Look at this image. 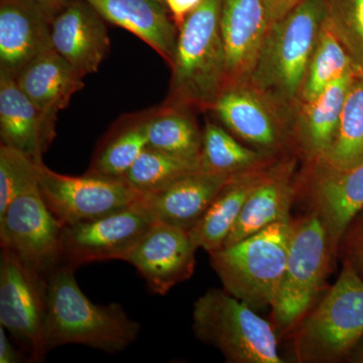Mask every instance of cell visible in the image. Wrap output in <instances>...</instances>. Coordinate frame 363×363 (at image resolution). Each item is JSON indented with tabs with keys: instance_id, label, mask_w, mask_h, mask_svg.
<instances>
[{
	"instance_id": "6",
	"label": "cell",
	"mask_w": 363,
	"mask_h": 363,
	"mask_svg": "<svg viewBox=\"0 0 363 363\" xmlns=\"http://www.w3.org/2000/svg\"><path fill=\"white\" fill-rule=\"evenodd\" d=\"M193 331L230 363H283L274 325L225 290L210 289L193 309Z\"/></svg>"
},
{
	"instance_id": "37",
	"label": "cell",
	"mask_w": 363,
	"mask_h": 363,
	"mask_svg": "<svg viewBox=\"0 0 363 363\" xmlns=\"http://www.w3.org/2000/svg\"><path fill=\"white\" fill-rule=\"evenodd\" d=\"M32 1L39 4L48 13H51L54 18H56L57 14L66 9L73 0H32Z\"/></svg>"
},
{
	"instance_id": "20",
	"label": "cell",
	"mask_w": 363,
	"mask_h": 363,
	"mask_svg": "<svg viewBox=\"0 0 363 363\" xmlns=\"http://www.w3.org/2000/svg\"><path fill=\"white\" fill-rule=\"evenodd\" d=\"M233 176L196 171L150 194L140 196L143 206L159 223L190 230Z\"/></svg>"
},
{
	"instance_id": "18",
	"label": "cell",
	"mask_w": 363,
	"mask_h": 363,
	"mask_svg": "<svg viewBox=\"0 0 363 363\" xmlns=\"http://www.w3.org/2000/svg\"><path fill=\"white\" fill-rule=\"evenodd\" d=\"M297 159L281 157L274 162L264 181L250 194L227 236L223 247L245 240L276 222L291 220V209L298 193Z\"/></svg>"
},
{
	"instance_id": "40",
	"label": "cell",
	"mask_w": 363,
	"mask_h": 363,
	"mask_svg": "<svg viewBox=\"0 0 363 363\" xmlns=\"http://www.w3.org/2000/svg\"><path fill=\"white\" fill-rule=\"evenodd\" d=\"M360 344H363V340L362 341V343H360Z\"/></svg>"
},
{
	"instance_id": "38",
	"label": "cell",
	"mask_w": 363,
	"mask_h": 363,
	"mask_svg": "<svg viewBox=\"0 0 363 363\" xmlns=\"http://www.w3.org/2000/svg\"><path fill=\"white\" fill-rule=\"evenodd\" d=\"M348 362L363 363V344H359L347 358Z\"/></svg>"
},
{
	"instance_id": "23",
	"label": "cell",
	"mask_w": 363,
	"mask_h": 363,
	"mask_svg": "<svg viewBox=\"0 0 363 363\" xmlns=\"http://www.w3.org/2000/svg\"><path fill=\"white\" fill-rule=\"evenodd\" d=\"M14 78L28 99L54 124L73 95L84 88V78L55 50L33 60Z\"/></svg>"
},
{
	"instance_id": "22",
	"label": "cell",
	"mask_w": 363,
	"mask_h": 363,
	"mask_svg": "<svg viewBox=\"0 0 363 363\" xmlns=\"http://www.w3.org/2000/svg\"><path fill=\"white\" fill-rule=\"evenodd\" d=\"M86 1L105 21L133 33L172 66L179 28L164 4L157 0Z\"/></svg>"
},
{
	"instance_id": "5",
	"label": "cell",
	"mask_w": 363,
	"mask_h": 363,
	"mask_svg": "<svg viewBox=\"0 0 363 363\" xmlns=\"http://www.w3.org/2000/svg\"><path fill=\"white\" fill-rule=\"evenodd\" d=\"M323 21L322 0H302L281 20L272 23L248 81L295 107Z\"/></svg>"
},
{
	"instance_id": "3",
	"label": "cell",
	"mask_w": 363,
	"mask_h": 363,
	"mask_svg": "<svg viewBox=\"0 0 363 363\" xmlns=\"http://www.w3.org/2000/svg\"><path fill=\"white\" fill-rule=\"evenodd\" d=\"M289 332L298 362L347 359L363 340V279L342 260L337 281Z\"/></svg>"
},
{
	"instance_id": "30",
	"label": "cell",
	"mask_w": 363,
	"mask_h": 363,
	"mask_svg": "<svg viewBox=\"0 0 363 363\" xmlns=\"http://www.w3.org/2000/svg\"><path fill=\"white\" fill-rule=\"evenodd\" d=\"M147 145V117H143L105 140L88 173L123 179Z\"/></svg>"
},
{
	"instance_id": "4",
	"label": "cell",
	"mask_w": 363,
	"mask_h": 363,
	"mask_svg": "<svg viewBox=\"0 0 363 363\" xmlns=\"http://www.w3.org/2000/svg\"><path fill=\"white\" fill-rule=\"evenodd\" d=\"M294 220L272 223L245 240L209 252L224 290L257 310L274 304L285 272Z\"/></svg>"
},
{
	"instance_id": "26",
	"label": "cell",
	"mask_w": 363,
	"mask_h": 363,
	"mask_svg": "<svg viewBox=\"0 0 363 363\" xmlns=\"http://www.w3.org/2000/svg\"><path fill=\"white\" fill-rule=\"evenodd\" d=\"M147 147L173 156L199 160L203 131L190 109L162 105L147 116Z\"/></svg>"
},
{
	"instance_id": "2",
	"label": "cell",
	"mask_w": 363,
	"mask_h": 363,
	"mask_svg": "<svg viewBox=\"0 0 363 363\" xmlns=\"http://www.w3.org/2000/svg\"><path fill=\"white\" fill-rule=\"evenodd\" d=\"M221 4L222 0H202L179 30L164 105L211 111L228 85Z\"/></svg>"
},
{
	"instance_id": "14",
	"label": "cell",
	"mask_w": 363,
	"mask_h": 363,
	"mask_svg": "<svg viewBox=\"0 0 363 363\" xmlns=\"http://www.w3.org/2000/svg\"><path fill=\"white\" fill-rule=\"evenodd\" d=\"M305 182L311 211L324 222L337 255L344 233L363 210V162L347 169L308 164Z\"/></svg>"
},
{
	"instance_id": "28",
	"label": "cell",
	"mask_w": 363,
	"mask_h": 363,
	"mask_svg": "<svg viewBox=\"0 0 363 363\" xmlns=\"http://www.w3.org/2000/svg\"><path fill=\"white\" fill-rule=\"evenodd\" d=\"M362 162L363 73H360L353 79L346 95L335 143L326 157L316 162L334 169H347Z\"/></svg>"
},
{
	"instance_id": "12",
	"label": "cell",
	"mask_w": 363,
	"mask_h": 363,
	"mask_svg": "<svg viewBox=\"0 0 363 363\" xmlns=\"http://www.w3.org/2000/svg\"><path fill=\"white\" fill-rule=\"evenodd\" d=\"M156 223L140 199L114 213L64 226L63 264L76 269L90 262L128 259Z\"/></svg>"
},
{
	"instance_id": "35",
	"label": "cell",
	"mask_w": 363,
	"mask_h": 363,
	"mask_svg": "<svg viewBox=\"0 0 363 363\" xmlns=\"http://www.w3.org/2000/svg\"><path fill=\"white\" fill-rule=\"evenodd\" d=\"M302 0H262L266 6L269 23L281 20L292 11Z\"/></svg>"
},
{
	"instance_id": "16",
	"label": "cell",
	"mask_w": 363,
	"mask_h": 363,
	"mask_svg": "<svg viewBox=\"0 0 363 363\" xmlns=\"http://www.w3.org/2000/svg\"><path fill=\"white\" fill-rule=\"evenodd\" d=\"M55 51L85 78L96 73L111 50L105 21L86 0H73L52 23Z\"/></svg>"
},
{
	"instance_id": "9",
	"label": "cell",
	"mask_w": 363,
	"mask_h": 363,
	"mask_svg": "<svg viewBox=\"0 0 363 363\" xmlns=\"http://www.w3.org/2000/svg\"><path fill=\"white\" fill-rule=\"evenodd\" d=\"M64 225L45 204L39 182L0 214V247L49 279L63 266Z\"/></svg>"
},
{
	"instance_id": "21",
	"label": "cell",
	"mask_w": 363,
	"mask_h": 363,
	"mask_svg": "<svg viewBox=\"0 0 363 363\" xmlns=\"http://www.w3.org/2000/svg\"><path fill=\"white\" fill-rule=\"evenodd\" d=\"M56 135L50 123L16 84V78L0 71V138L1 143L25 152L35 161L43 156Z\"/></svg>"
},
{
	"instance_id": "31",
	"label": "cell",
	"mask_w": 363,
	"mask_h": 363,
	"mask_svg": "<svg viewBox=\"0 0 363 363\" xmlns=\"http://www.w3.org/2000/svg\"><path fill=\"white\" fill-rule=\"evenodd\" d=\"M324 21L363 70V0H322Z\"/></svg>"
},
{
	"instance_id": "25",
	"label": "cell",
	"mask_w": 363,
	"mask_h": 363,
	"mask_svg": "<svg viewBox=\"0 0 363 363\" xmlns=\"http://www.w3.org/2000/svg\"><path fill=\"white\" fill-rule=\"evenodd\" d=\"M277 160L259 150L247 147L219 124L208 121L203 130L200 171L234 176L264 168Z\"/></svg>"
},
{
	"instance_id": "11",
	"label": "cell",
	"mask_w": 363,
	"mask_h": 363,
	"mask_svg": "<svg viewBox=\"0 0 363 363\" xmlns=\"http://www.w3.org/2000/svg\"><path fill=\"white\" fill-rule=\"evenodd\" d=\"M48 279L13 253L0 255V326L21 343L30 362L45 359Z\"/></svg>"
},
{
	"instance_id": "15",
	"label": "cell",
	"mask_w": 363,
	"mask_h": 363,
	"mask_svg": "<svg viewBox=\"0 0 363 363\" xmlns=\"http://www.w3.org/2000/svg\"><path fill=\"white\" fill-rule=\"evenodd\" d=\"M54 18L32 0H0V71L16 77L33 60L54 50Z\"/></svg>"
},
{
	"instance_id": "27",
	"label": "cell",
	"mask_w": 363,
	"mask_h": 363,
	"mask_svg": "<svg viewBox=\"0 0 363 363\" xmlns=\"http://www.w3.org/2000/svg\"><path fill=\"white\" fill-rule=\"evenodd\" d=\"M362 72L323 21L308 64L298 102L311 101L338 78Z\"/></svg>"
},
{
	"instance_id": "1",
	"label": "cell",
	"mask_w": 363,
	"mask_h": 363,
	"mask_svg": "<svg viewBox=\"0 0 363 363\" xmlns=\"http://www.w3.org/2000/svg\"><path fill=\"white\" fill-rule=\"evenodd\" d=\"M140 331V325L123 306L97 305L86 297L75 269L63 264L49 277L44 328L47 352L70 344L121 352L135 342Z\"/></svg>"
},
{
	"instance_id": "34",
	"label": "cell",
	"mask_w": 363,
	"mask_h": 363,
	"mask_svg": "<svg viewBox=\"0 0 363 363\" xmlns=\"http://www.w3.org/2000/svg\"><path fill=\"white\" fill-rule=\"evenodd\" d=\"M201 2L202 0H164L167 9L179 30L187 20L188 16L200 6Z\"/></svg>"
},
{
	"instance_id": "7",
	"label": "cell",
	"mask_w": 363,
	"mask_h": 363,
	"mask_svg": "<svg viewBox=\"0 0 363 363\" xmlns=\"http://www.w3.org/2000/svg\"><path fill=\"white\" fill-rule=\"evenodd\" d=\"M335 259L326 226L315 212L294 220L285 272L272 306L276 330L288 333L316 305Z\"/></svg>"
},
{
	"instance_id": "32",
	"label": "cell",
	"mask_w": 363,
	"mask_h": 363,
	"mask_svg": "<svg viewBox=\"0 0 363 363\" xmlns=\"http://www.w3.org/2000/svg\"><path fill=\"white\" fill-rule=\"evenodd\" d=\"M21 150L0 145V214L9 205L39 182L40 164Z\"/></svg>"
},
{
	"instance_id": "17",
	"label": "cell",
	"mask_w": 363,
	"mask_h": 363,
	"mask_svg": "<svg viewBox=\"0 0 363 363\" xmlns=\"http://www.w3.org/2000/svg\"><path fill=\"white\" fill-rule=\"evenodd\" d=\"M269 26L262 0H222L220 30L228 84L250 79Z\"/></svg>"
},
{
	"instance_id": "33",
	"label": "cell",
	"mask_w": 363,
	"mask_h": 363,
	"mask_svg": "<svg viewBox=\"0 0 363 363\" xmlns=\"http://www.w3.org/2000/svg\"><path fill=\"white\" fill-rule=\"evenodd\" d=\"M338 255L350 262L358 276L363 279V210L344 233Z\"/></svg>"
},
{
	"instance_id": "24",
	"label": "cell",
	"mask_w": 363,
	"mask_h": 363,
	"mask_svg": "<svg viewBox=\"0 0 363 363\" xmlns=\"http://www.w3.org/2000/svg\"><path fill=\"white\" fill-rule=\"evenodd\" d=\"M272 164L231 177L202 218L189 230L196 247L208 253L223 247L248 198L266 178Z\"/></svg>"
},
{
	"instance_id": "29",
	"label": "cell",
	"mask_w": 363,
	"mask_h": 363,
	"mask_svg": "<svg viewBox=\"0 0 363 363\" xmlns=\"http://www.w3.org/2000/svg\"><path fill=\"white\" fill-rule=\"evenodd\" d=\"M199 169V160L173 156L147 147L123 179L143 196L156 192Z\"/></svg>"
},
{
	"instance_id": "36",
	"label": "cell",
	"mask_w": 363,
	"mask_h": 363,
	"mask_svg": "<svg viewBox=\"0 0 363 363\" xmlns=\"http://www.w3.org/2000/svg\"><path fill=\"white\" fill-rule=\"evenodd\" d=\"M25 358L7 338L6 329L0 326V363H20Z\"/></svg>"
},
{
	"instance_id": "19",
	"label": "cell",
	"mask_w": 363,
	"mask_h": 363,
	"mask_svg": "<svg viewBox=\"0 0 363 363\" xmlns=\"http://www.w3.org/2000/svg\"><path fill=\"white\" fill-rule=\"evenodd\" d=\"M357 75H344L332 82L315 99L296 104L294 109L296 145L308 164L322 161L333 147L346 95Z\"/></svg>"
},
{
	"instance_id": "39",
	"label": "cell",
	"mask_w": 363,
	"mask_h": 363,
	"mask_svg": "<svg viewBox=\"0 0 363 363\" xmlns=\"http://www.w3.org/2000/svg\"><path fill=\"white\" fill-rule=\"evenodd\" d=\"M157 1L161 2V4H164V6H166V4H164V0H157Z\"/></svg>"
},
{
	"instance_id": "13",
	"label": "cell",
	"mask_w": 363,
	"mask_h": 363,
	"mask_svg": "<svg viewBox=\"0 0 363 363\" xmlns=\"http://www.w3.org/2000/svg\"><path fill=\"white\" fill-rule=\"evenodd\" d=\"M197 250L188 230L156 222L126 262L138 269L152 293L164 296L193 276Z\"/></svg>"
},
{
	"instance_id": "10",
	"label": "cell",
	"mask_w": 363,
	"mask_h": 363,
	"mask_svg": "<svg viewBox=\"0 0 363 363\" xmlns=\"http://www.w3.org/2000/svg\"><path fill=\"white\" fill-rule=\"evenodd\" d=\"M39 188L43 199L64 226L95 220L121 211L138 201L140 193L121 178L62 175L42 162Z\"/></svg>"
},
{
	"instance_id": "8",
	"label": "cell",
	"mask_w": 363,
	"mask_h": 363,
	"mask_svg": "<svg viewBox=\"0 0 363 363\" xmlns=\"http://www.w3.org/2000/svg\"><path fill=\"white\" fill-rule=\"evenodd\" d=\"M294 109L250 81L226 86L212 111L235 138L274 159L296 145Z\"/></svg>"
}]
</instances>
